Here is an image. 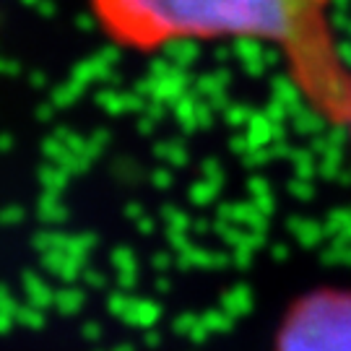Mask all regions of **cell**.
Wrapping results in <instances>:
<instances>
[{"instance_id":"cell-1","label":"cell","mask_w":351,"mask_h":351,"mask_svg":"<svg viewBox=\"0 0 351 351\" xmlns=\"http://www.w3.org/2000/svg\"><path fill=\"white\" fill-rule=\"evenodd\" d=\"M120 47L154 52L188 42H255L276 52L302 99L333 125L351 112V71L333 26L336 0H88Z\"/></svg>"},{"instance_id":"cell-2","label":"cell","mask_w":351,"mask_h":351,"mask_svg":"<svg viewBox=\"0 0 351 351\" xmlns=\"http://www.w3.org/2000/svg\"><path fill=\"white\" fill-rule=\"evenodd\" d=\"M276 351H351V289H317L294 302Z\"/></svg>"},{"instance_id":"cell-3","label":"cell","mask_w":351,"mask_h":351,"mask_svg":"<svg viewBox=\"0 0 351 351\" xmlns=\"http://www.w3.org/2000/svg\"><path fill=\"white\" fill-rule=\"evenodd\" d=\"M346 125H349V130H351V112H349V120H346Z\"/></svg>"}]
</instances>
